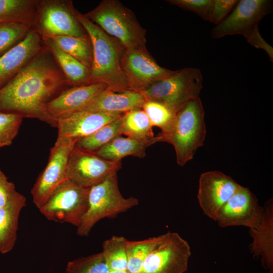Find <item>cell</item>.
<instances>
[{
    "label": "cell",
    "mask_w": 273,
    "mask_h": 273,
    "mask_svg": "<svg viewBox=\"0 0 273 273\" xmlns=\"http://www.w3.org/2000/svg\"><path fill=\"white\" fill-rule=\"evenodd\" d=\"M26 205V198L20 193L5 205L0 207V253L14 248L17 236L20 212Z\"/></svg>",
    "instance_id": "cell-22"
},
{
    "label": "cell",
    "mask_w": 273,
    "mask_h": 273,
    "mask_svg": "<svg viewBox=\"0 0 273 273\" xmlns=\"http://www.w3.org/2000/svg\"><path fill=\"white\" fill-rule=\"evenodd\" d=\"M162 235L139 241L127 240L126 249L128 273H140L144 262L149 253L162 239Z\"/></svg>",
    "instance_id": "cell-27"
},
{
    "label": "cell",
    "mask_w": 273,
    "mask_h": 273,
    "mask_svg": "<svg viewBox=\"0 0 273 273\" xmlns=\"http://www.w3.org/2000/svg\"><path fill=\"white\" fill-rule=\"evenodd\" d=\"M265 213L259 225L249 229L252 242L250 250L255 258H259L263 267L273 273V202L270 199L264 205Z\"/></svg>",
    "instance_id": "cell-20"
},
{
    "label": "cell",
    "mask_w": 273,
    "mask_h": 273,
    "mask_svg": "<svg viewBox=\"0 0 273 273\" xmlns=\"http://www.w3.org/2000/svg\"><path fill=\"white\" fill-rule=\"evenodd\" d=\"M121 116L105 124L90 135L78 140L75 146L95 152L114 138L121 135Z\"/></svg>",
    "instance_id": "cell-26"
},
{
    "label": "cell",
    "mask_w": 273,
    "mask_h": 273,
    "mask_svg": "<svg viewBox=\"0 0 273 273\" xmlns=\"http://www.w3.org/2000/svg\"><path fill=\"white\" fill-rule=\"evenodd\" d=\"M160 142L161 139L158 135L148 140L120 135L95 152L100 157L112 161H121L123 158L128 156L143 158L146 156L148 147Z\"/></svg>",
    "instance_id": "cell-21"
},
{
    "label": "cell",
    "mask_w": 273,
    "mask_h": 273,
    "mask_svg": "<svg viewBox=\"0 0 273 273\" xmlns=\"http://www.w3.org/2000/svg\"><path fill=\"white\" fill-rule=\"evenodd\" d=\"M203 76L198 68H184L140 92L146 101L162 104L177 113L188 102L199 97Z\"/></svg>",
    "instance_id": "cell-7"
},
{
    "label": "cell",
    "mask_w": 273,
    "mask_h": 273,
    "mask_svg": "<svg viewBox=\"0 0 273 273\" xmlns=\"http://www.w3.org/2000/svg\"><path fill=\"white\" fill-rule=\"evenodd\" d=\"M23 118L18 114L0 112V148L12 144Z\"/></svg>",
    "instance_id": "cell-33"
},
{
    "label": "cell",
    "mask_w": 273,
    "mask_h": 273,
    "mask_svg": "<svg viewBox=\"0 0 273 273\" xmlns=\"http://www.w3.org/2000/svg\"><path fill=\"white\" fill-rule=\"evenodd\" d=\"M65 52L89 68L92 63V50L90 40L69 36H58L53 38Z\"/></svg>",
    "instance_id": "cell-28"
},
{
    "label": "cell",
    "mask_w": 273,
    "mask_h": 273,
    "mask_svg": "<svg viewBox=\"0 0 273 273\" xmlns=\"http://www.w3.org/2000/svg\"><path fill=\"white\" fill-rule=\"evenodd\" d=\"M107 88V84L102 82L71 86L47 103L44 109L50 117L58 121L82 110Z\"/></svg>",
    "instance_id": "cell-16"
},
{
    "label": "cell",
    "mask_w": 273,
    "mask_h": 273,
    "mask_svg": "<svg viewBox=\"0 0 273 273\" xmlns=\"http://www.w3.org/2000/svg\"><path fill=\"white\" fill-rule=\"evenodd\" d=\"M121 67L130 89L139 92L174 72L160 66L146 48L125 50L121 59Z\"/></svg>",
    "instance_id": "cell-13"
},
{
    "label": "cell",
    "mask_w": 273,
    "mask_h": 273,
    "mask_svg": "<svg viewBox=\"0 0 273 273\" xmlns=\"http://www.w3.org/2000/svg\"><path fill=\"white\" fill-rule=\"evenodd\" d=\"M19 193L16 190L15 185L8 180L0 168V207L7 204Z\"/></svg>",
    "instance_id": "cell-36"
},
{
    "label": "cell",
    "mask_w": 273,
    "mask_h": 273,
    "mask_svg": "<svg viewBox=\"0 0 273 273\" xmlns=\"http://www.w3.org/2000/svg\"><path fill=\"white\" fill-rule=\"evenodd\" d=\"M77 17L92 46V63L88 84L102 82L107 84L110 90H130L121 67L125 49L78 11Z\"/></svg>",
    "instance_id": "cell-2"
},
{
    "label": "cell",
    "mask_w": 273,
    "mask_h": 273,
    "mask_svg": "<svg viewBox=\"0 0 273 273\" xmlns=\"http://www.w3.org/2000/svg\"><path fill=\"white\" fill-rule=\"evenodd\" d=\"M77 141L70 139L57 140L51 148L47 165L31 191L33 202L38 209L47 202L55 189L68 179V162Z\"/></svg>",
    "instance_id": "cell-11"
},
{
    "label": "cell",
    "mask_w": 273,
    "mask_h": 273,
    "mask_svg": "<svg viewBox=\"0 0 273 273\" xmlns=\"http://www.w3.org/2000/svg\"><path fill=\"white\" fill-rule=\"evenodd\" d=\"M38 0H0V24L17 22L34 27Z\"/></svg>",
    "instance_id": "cell-24"
},
{
    "label": "cell",
    "mask_w": 273,
    "mask_h": 273,
    "mask_svg": "<svg viewBox=\"0 0 273 273\" xmlns=\"http://www.w3.org/2000/svg\"><path fill=\"white\" fill-rule=\"evenodd\" d=\"M33 28L19 43L0 56V88L11 80L43 48Z\"/></svg>",
    "instance_id": "cell-17"
},
{
    "label": "cell",
    "mask_w": 273,
    "mask_h": 273,
    "mask_svg": "<svg viewBox=\"0 0 273 273\" xmlns=\"http://www.w3.org/2000/svg\"><path fill=\"white\" fill-rule=\"evenodd\" d=\"M167 2L184 10L192 12L204 20H209L213 0H169Z\"/></svg>",
    "instance_id": "cell-34"
},
{
    "label": "cell",
    "mask_w": 273,
    "mask_h": 273,
    "mask_svg": "<svg viewBox=\"0 0 273 273\" xmlns=\"http://www.w3.org/2000/svg\"><path fill=\"white\" fill-rule=\"evenodd\" d=\"M121 120V134L140 140H148L155 137L153 126L142 108L123 113Z\"/></svg>",
    "instance_id": "cell-25"
},
{
    "label": "cell",
    "mask_w": 273,
    "mask_h": 273,
    "mask_svg": "<svg viewBox=\"0 0 273 273\" xmlns=\"http://www.w3.org/2000/svg\"><path fill=\"white\" fill-rule=\"evenodd\" d=\"M238 0H213L209 20L216 25L222 21L233 11Z\"/></svg>",
    "instance_id": "cell-35"
},
{
    "label": "cell",
    "mask_w": 273,
    "mask_h": 273,
    "mask_svg": "<svg viewBox=\"0 0 273 273\" xmlns=\"http://www.w3.org/2000/svg\"><path fill=\"white\" fill-rule=\"evenodd\" d=\"M138 199L125 198L121 194L118 184L117 173L90 188L87 210L79 225L77 234L87 236L99 220L105 218H113L120 213L138 205Z\"/></svg>",
    "instance_id": "cell-6"
},
{
    "label": "cell",
    "mask_w": 273,
    "mask_h": 273,
    "mask_svg": "<svg viewBox=\"0 0 273 273\" xmlns=\"http://www.w3.org/2000/svg\"><path fill=\"white\" fill-rule=\"evenodd\" d=\"M43 42L72 86L88 84L90 76L89 68L65 52L53 39L43 40Z\"/></svg>",
    "instance_id": "cell-23"
},
{
    "label": "cell",
    "mask_w": 273,
    "mask_h": 273,
    "mask_svg": "<svg viewBox=\"0 0 273 273\" xmlns=\"http://www.w3.org/2000/svg\"><path fill=\"white\" fill-rule=\"evenodd\" d=\"M72 86L49 49L43 48L0 88V112L32 118L57 127L46 112L47 103Z\"/></svg>",
    "instance_id": "cell-1"
},
{
    "label": "cell",
    "mask_w": 273,
    "mask_h": 273,
    "mask_svg": "<svg viewBox=\"0 0 273 273\" xmlns=\"http://www.w3.org/2000/svg\"><path fill=\"white\" fill-rule=\"evenodd\" d=\"M152 126H157L161 130V134L168 133L175 121L176 113L166 106L160 103L146 101L142 107Z\"/></svg>",
    "instance_id": "cell-30"
},
{
    "label": "cell",
    "mask_w": 273,
    "mask_h": 273,
    "mask_svg": "<svg viewBox=\"0 0 273 273\" xmlns=\"http://www.w3.org/2000/svg\"><path fill=\"white\" fill-rule=\"evenodd\" d=\"M89 190L67 179L38 209L49 220L77 227L88 208Z\"/></svg>",
    "instance_id": "cell-9"
},
{
    "label": "cell",
    "mask_w": 273,
    "mask_h": 273,
    "mask_svg": "<svg viewBox=\"0 0 273 273\" xmlns=\"http://www.w3.org/2000/svg\"><path fill=\"white\" fill-rule=\"evenodd\" d=\"M191 255L188 242L178 233L168 232L145 259L140 273H184Z\"/></svg>",
    "instance_id": "cell-10"
},
{
    "label": "cell",
    "mask_w": 273,
    "mask_h": 273,
    "mask_svg": "<svg viewBox=\"0 0 273 273\" xmlns=\"http://www.w3.org/2000/svg\"><path fill=\"white\" fill-rule=\"evenodd\" d=\"M70 0H38L33 28L42 40L58 36L87 38Z\"/></svg>",
    "instance_id": "cell-8"
},
{
    "label": "cell",
    "mask_w": 273,
    "mask_h": 273,
    "mask_svg": "<svg viewBox=\"0 0 273 273\" xmlns=\"http://www.w3.org/2000/svg\"><path fill=\"white\" fill-rule=\"evenodd\" d=\"M205 111L200 97L188 102L176 113L171 130L158 135L161 142L171 144L178 165L192 159L198 148L203 146L206 134Z\"/></svg>",
    "instance_id": "cell-3"
},
{
    "label": "cell",
    "mask_w": 273,
    "mask_h": 273,
    "mask_svg": "<svg viewBox=\"0 0 273 273\" xmlns=\"http://www.w3.org/2000/svg\"><path fill=\"white\" fill-rule=\"evenodd\" d=\"M126 241L123 237L113 236L104 241L102 252L110 270L127 271Z\"/></svg>",
    "instance_id": "cell-29"
},
{
    "label": "cell",
    "mask_w": 273,
    "mask_h": 273,
    "mask_svg": "<svg viewBox=\"0 0 273 273\" xmlns=\"http://www.w3.org/2000/svg\"><path fill=\"white\" fill-rule=\"evenodd\" d=\"M272 12L270 0H240L231 13L211 31L214 39L228 35H243L247 41L264 50L270 60H273V49L261 36L258 24L265 16Z\"/></svg>",
    "instance_id": "cell-5"
},
{
    "label": "cell",
    "mask_w": 273,
    "mask_h": 273,
    "mask_svg": "<svg viewBox=\"0 0 273 273\" xmlns=\"http://www.w3.org/2000/svg\"><path fill=\"white\" fill-rule=\"evenodd\" d=\"M33 27L24 23L0 24V56L21 41Z\"/></svg>",
    "instance_id": "cell-31"
},
{
    "label": "cell",
    "mask_w": 273,
    "mask_h": 273,
    "mask_svg": "<svg viewBox=\"0 0 273 273\" xmlns=\"http://www.w3.org/2000/svg\"><path fill=\"white\" fill-rule=\"evenodd\" d=\"M109 273H128L127 271L110 270Z\"/></svg>",
    "instance_id": "cell-37"
},
{
    "label": "cell",
    "mask_w": 273,
    "mask_h": 273,
    "mask_svg": "<svg viewBox=\"0 0 273 273\" xmlns=\"http://www.w3.org/2000/svg\"><path fill=\"white\" fill-rule=\"evenodd\" d=\"M122 167L121 161L105 159L96 152L74 146L69 158L67 178L87 188L99 184Z\"/></svg>",
    "instance_id": "cell-12"
},
{
    "label": "cell",
    "mask_w": 273,
    "mask_h": 273,
    "mask_svg": "<svg viewBox=\"0 0 273 273\" xmlns=\"http://www.w3.org/2000/svg\"><path fill=\"white\" fill-rule=\"evenodd\" d=\"M125 50L146 48V30L133 12L117 0H104L83 14Z\"/></svg>",
    "instance_id": "cell-4"
},
{
    "label": "cell",
    "mask_w": 273,
    "mask_h": 273,
    "mask_svg": "<svg viewBox=\"0 0 273 273\" xmlns=\"http://www.w3.org/2000/svg\"><path fill=\"white\" fill-rule=\"evenodd\" d=\"M110 271L101 252L69 261L65 273H109Z\"/></svg>",
    "instance_id": "cell-32"
},
{
    "label": "cell",
    "mask_w": 273,
    "mask_h": 273,
    "mask_svg": "<svg viewBox=\"0 0 273 273\" xmlns=\"http://www.w3.org/2000/svg\"><path fill=\"white\" fill-rule=\"evenodd\" d=\"M123 113L80 111L58 120L57 140H78L120 118Z\"/></svg>",
    "instance_id": "cell-18"
},
{
    "label": "cell",
    "mask_w": 273,
    "mask_h": 273,
    "mask_svg": "<svg viewBox=\"0 0 273 273\" xmlns=\"http://www.w3.org/2000/svg\"><path fill=\"white\" fill-rule=\"evenodd\" d=\"M265 208L259 205L255 195L241 186L219 211L215 221L222 228L244 226L256 229L264 215Z\"/></svg>",
    "instance_id": "cell-14"
},
{
    "label": "cell",
    "mask_w": 273,
    "mask_h": 273,
    "mask_svg": "<svg viewBox=\"0 0 273 273\" xmlns=\"http://www.w3.org/2000/svg\"><path fill=\"white\" fill-rule=\"evenodd\" d=\"M241 186L231 176L219 171L202 173L197 198L204 214L215 221L221 208Z\"/></svg>",
    "instance_id": "cell-15"
},
{
    "label": "cell",
    "mask_w": 273,
    "mask_h": 273,
    "mask_svg": "<svg viewBox=\"0 0 273 273\" xmlns=\"http://www.w3.org/2000/svg\"><path fill=\"white\" fill-rule=\"evenodd\" d=\"M145 101L144 96L139 92L129 89L116 91L106 88L81 111L124 113L142 108Z\"/></svg>",
    "instance_id": "cell-19"
}]
</instances>
